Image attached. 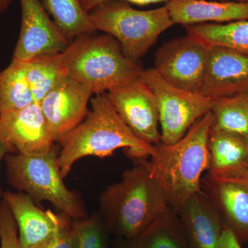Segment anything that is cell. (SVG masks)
Returning <instances> with one entry per match:
<instances>
[{"label":"cell","instance_id":"obj_1","mask_svg":"<svg viewBox=\"0 0 248 248\" xmlns=\"http://www.w3.org/2000/svg\"><path fill=\"white\" fill-rule=\"evenodd\" d=\"M99 201V214L107 230L126 240L146 231L170 209L146 159H137L119 182L102 192Z\"/></svg>","mask_w":248,"mask_h":248},{"label":"cell","instance_id":"obj_2","mask_svg":"<svg viewBox=\"0 0 248 248\" xmlns=\"http://www.w3.org/2000/svg\"><path fill=\"white\" fill-rule=\"evenodd\" d=\"M60 143L58 164L63 179L86 156L106 157L121 148L135 159L151 157L155 153V146L139 139L124 123L106 93L91 99L86 118Z\"/></svg>","mask_w":248,"mask_h":248},{"label":"cell","instance_id":"obj_3","mask_svg":"<svg viewBox=\"0 0 248 248\" xmlns=\"http://www.w3.org/2000/svg\"><path fill=\"white\" fill-rule=\"evenodd\" d=\"M214 123L211 111L192 125L179 141L155 145L148 161L152 176L164 190L170 208L178 213L186 201L202 190L209 166L208 139Z\"/></svg>","mask_w":248,"mask_h":248},{"label":"cell","instance_id":"obj_4","mask_svg":"<svg viewBox=\"0 0 248 248\" xmlns=\"http://www.w3.org/2000/svg\"><path fill=\"white\" fill-rule=\"evenodd\" d=\"M62 55L68 76L84 85L94 95L138 79L143 71L108 34L94 32L77 37Z\"/></svg>","mask_w":248,"mask_h":248},{"label":"cell","instance_id":"obj_5","mask_svg":"<svg viewBox=\"0 0 248 248\" xmlns=\"http://www.w3.org/2000/svg\"><path fill=\"white\" fill-rule=\"evenodd\" d=\"M5 160L9 184L35 203L48 202L72 220L89 217L79 195L63 182L55 148L40 155L11 153Z\"/></svg>","mask_w":248,"mask_h":248},{"label":"cell","instance_id":"obj_6","mask_svg":"<svg viewBox=\"0 0 248 248\" xmlns=\"http://www.w3.org/2000/svg\"><path fill=\"white\" fill-rule=\"evenodd\" d=\"M93 29L112 36L124 55L136 62L155 45L164 31L174 26L166 5L139 10L125 1L110 0L89 12Z\"/></svg>","mask_w":248,"mask_h":248},{"label":"cell","instance_id":"obj_7","mask_svg":"<svg viewBox=\"0 0 248 248\" xmlns=\"http://www.w3.org/2000/svg\"><path fill=\"white\" fill-rule=\"evenodd\" d=\"M140 78L156 97L159 113L161 142L172 144L181 140L197 121L213 108L215 100L200 93L175 87L154 68L143 70Z\"/></svg>","mask_w":248,"mask_h":248},{"label":"cell","instance_id":"obj_8","mask_svg":"<svg viewBox=\"0 0 248 248\" xmlns=\"http://www.w3.org/2000/svg\"><path fill=\"white\" fill-rule=\"evenodd\" d=\"M210 45L187 34L165 44L156 51L155 70L170 84L200 93L208 65Z\"/></svg>","mask_w":248,"mask_h":248},{"label":"cell","instance_id":"obj_9","mask_svg":"<svg viewBox=\"0 0 248 248\" xmlns=\"http://www.w3.org/2000/svg\"><path fill=\"white\" fill-rule=\"evenodd\" d=\"M106 94L124 123L139 139L153 146L161 142L157 102L151 88L141 78Z\"/></svg>","mask_w":248,"mask_h":248},{"label":"cell","instance_id":"obj_10","mask_svg":"<svg viewBox=\"0 0 248 248\" xmlns=\"http://www.w3.org/2000/svg\"><path fill=\"white\" fill-rule=\"evenodd\" d=\"M21 27L13 60L28 62L41 55L61 53L70 44L40 0H19Z\"/></svg>","mask_w":248,"mask_h":248},{"label":"cell","instance_id":"obj_11","mask_svg":"<svg viewBox=\"0 0 248 248\" xmlns=\"http://www.w3.org/2000/svg\"><path fill=\"white\" fill-rule=\"evenodd\" d=\"M93 93L66 76L40 102L54 141L61 143L86 118Z\"/></svg>","mask_w":248,"mask_h":248},{"label":"cell","instance_id":"obj_12","mask_svg":"<svg viewBox=\"0 0 248 248\" xmlns=\"http://www.w3.org/2000/svg\"><path fill=\"white\" fill-rule=\"evenodd\" d=\"M0 141L25 155L46 154L55 148L51 132L40 104L0 114Z\"/></svg>","mask_w":248,"mask_h":248},{"label":"cell","instance_id":"obj_13","mask_svg":"<svg viewBox=\"0 0 248 248\" xmlns=\"http://www.w3.org/2000/svg\"><path fill=\"white\" fill-rule=\"evenodd\" d=\"M3 200L17 224L22 248H45L58 234L64 214L42 210L30 197L21 192L6 191Z\"/></svg>","mask_w":248,"mask_h":248},{"label":"cell","instance_id":"obj_14","mask_svg":"<svg viewBox=\"0 0 248 248\" xmlns=\"http://www.w3.org/2000/svg\"><path fill=\"white\" fill-rule=\"evenodd\" d=\"M248 91V55L228 47L210 45L200 93L215 100Z\"/></svg>","mask_w":248,"mask_h":248},{"label":"cell","instance_id":"obj_15","mask_svg":"<svg viewBox=\"0 0 248 248\" xmlns=\"http://www.w3.org/2000/svg\"><path fill=\"white\" fill-rule=\"evenodd\" d=\"M202 190L240 241L248 240V178L219 179L206 174Z\"/></svg>","mask_w":248,"mask_h":248},{"label":"cell","instance_id":"obj_16","mask_svg":"<svg viewBox=\"0 0 248 248\" xmlns=\"http://www.w3.org/2000/svg\"><path fill=\"white\" fill-rule=\"evenodd\" d=\"M177 214L190 248H220L224 223L202 189L191 196Z\"/></svg>","mask_w":248,"mask_h":248},{"label":"cell","instance_id":"obj_17","mask_svg":"<svg viewBox=\"0 0 248 248\" xmlns=\"http://www.w3.org/2000/svg\"><path fill=\"white\" fill-rule=\"evenodd\" d=\"M166 6L174 24L184 27L248 20V1L169 0Z\"/></svg>","mask_w":248,"mask_h":248},{"label":"cell","instance_id":"obj_18","mask_svg":"<svg viewBox=\"0 0 248 248\" xmlns=\"http://www.w3.org/2000/svg\"><path fill=\"white\" fill-rule=\"evenodd\" d=\"M208 174L219 179L248 178V138L212 129L208 139Z\"/></svg>","mask_w":248,"mask_h":248},{"label":"cell","instance_id":"obj_19","mask_svg":"<svg viewBox=\"0 0 248 248\" xmlns=\"http://www.w3.org/2000/svg\"><path fill=\"white\" fill-rule=\"evenodd\" d=\"M123 248H190L178 214L170 209Z\"/></svg>","mask_w":248,"mask_h":248},{"label":"cell","instance_id":"obj_20","mask_svg":"<svg viewBox=\"0 0 248 248\" xmlns=\"http://www.w3.org/2000/svg\"><path fill=\"white\" fill-rule=\"evenodd\" d=\"M21 62L34 102L37 104H40L45 96L68 76L62 53L41 55Z\"/></svg>","mask_w":248,"mask_h":248},{"label":"cell","instance_id":"obj_21","mask_svg":"<svg viewBox=\"0 0 248 248\" xmlns=\"http://www.w3.org/2000/svg\"><path fill=\"white\" fill-rule=\"evenodd\" d=\"M42 2L70 42L80 36L96 32L89 13L85 11L80 0H42Z\"/></svg>","mask_w":248,"mask_h":248},{"label":"cell","instance_id":"obj_22","mask_svg":"<svg viewBox=\"0 0 248 248\" xmlns=\"http://www.w3.org/2000/svg\"><path fill=\"white\" fill-rule=\"evenodd\" d=\"M185 27L187 34L198 37L208 45L228 47L248 55V20Z\"/></svg>","mask_w":248,"mask_h":248},{"label":"cell","instance_id":"obj_23","mask_svg":"<svg viewBox=\"0 0 248 248\" xmlns=\"http://www.w3.org/2000/svg\"><path fill=\"white\" fill-rule=\"evenodd\" d=\"M33 103L22 62L13 60L0 71V114L21 110Z\"/></svg>","mask_w":248,"mask_h":248},{"label":"cell","instance_id":"obj_24","mask_svg":"<svg viewBox=\"0 0 248 248\" xmlns=\"http://www.w3.org/2000/svg\"><path fill=\"white\" fill-rule=\"evenodd\" d=\"M212 129L248 138V91L215 99Z\"/></svg>","mask_w":248,"mask_h":248},{"label":"cell","instance_id":"obj_25","mask_svg":"<svg viewBox=\"0 0 248 248\" xmlns=\"http://www.w3.org/2000/svg\"><path fill=\"white\" fill-rule=\"evenodd\" d=\"M107 231L99 213H94L84 219L73 220L74 248H105Z\"/></svg>","mask_w":248,"mask_h":248},{"label":"cell","instance_id":"obj_26","mask_svg":"<svg viewBox=\"0 0 248 248\" xmlns=\"http://www.w3.org/2000/svg\"><path fill=\"white\" fill-rule=\"evenodd\" d=\"M72 222L73 220L65 215L58 234L53 241L44 248H74L72 234Z\"/></svg>","mask_w":248,"mask_h":248},{"label":"cell","instance_id":"obj_27","mask_svg":"<svg viewBox=\"0 0 248 248\" xmlns=\"http://www.w3.org/2000/svg\"><path fill=\"white\" fill-rule=\"evenodd\" d=\"M110 1V0H80L83 8L86 12L89 13L96 6L106 1ZM117 1H125L128 4L140 5V6H147V5L157 4V3L166 2L167 3L169 0H117Z\"/></svg>","mask_w":248,"mask_h":248},{"label":"cell","instance_id":"obj_28","mask_svg":"<svg viewBox=\"0 0 248 248\" xmlns=\"http://www.w3.org/2000/svg\"><path fill=\"white\" fill-rule=\"evenodd\" d=\"M220 248H242L234 233L225 224L220 241Z\"/></svg>","mask_w":248,"mask_h":248},{"label":"cell","instance_id":"obj_29","mask_svg":"<svg viewBox=\"0 0 248 248\" xmlns=\"http://www.w3.org/2000/svg\"><path fill=\"white\" fill-rule=\"evenodd\" d=\"M16 152L13 147L9 146L4 142L0 141V164L8 155L15 153ZM0 195H1V190H0Z\"/></svg>","mask_w":248,"mask_h":248},{"label":"cell","instance_id":"obj_30","mask_svg":"<svg viewBox=\"0 0 248 248\" xmlns=\"http://www.w3.org/2000/svg\"><path fill=\"white\" fill-rule=\"evenodd\" d=\"M12 2L13 0H0V16L9 9Z\"/></svg>","mask_w":248,"mask_h":248},{"label":"cell","instance_id":"obj_31","mask_svg":"<svg viewBox=\"0 0 248 248\" xmlns=\"http://www.w3.org/2000/svg\"><path fill=\"white\" fill-rule=\"evenodd\" d=\"M235 1H248V0H235Z\"/></svg>","mask_w":248,"mask_h":248}]
</instances>
